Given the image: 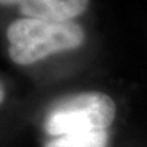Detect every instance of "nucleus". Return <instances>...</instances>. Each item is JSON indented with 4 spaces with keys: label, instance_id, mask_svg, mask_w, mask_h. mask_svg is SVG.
<instances>
[{
    "label": "nucleus",
    "instance_id": "nucleus-5",
    "mask_svg": "<svg viewBox=\"0 0 147 147\" xmlns=\"http://www.w3.org/2000/svg\"><path fill=\"white\" fill-rule=\"evenodd\" d=\"M4 97H5V91H4V84L1 82V94H0V99H1V102H4Z\"/></svg>",
    "mask_w": 147,
    "mask_h": 147
},
{
    "label": "nucleus",
    "instance_id": "nucleus-4",
    "mask_svg": "<svg viewBox=\"0 0 147 147\" xmlns=\"http://www.w3.org/2000/svg\"><path fill=\"white\" fill-rule=\"evenodd\" d=\"M107 130H93L58 136L44 147H107Z\"/></svg>",
    "mask_w": 147,
    "mask_h": 147
},
{
    "label": "nucleus",
    "instance_id": "nucleus-2",
    "mask_svg": "<svg viewBox=\"0 0 147 147\" xmlns=\"http://www.w3.org/2000/svg\"><path fill=\"white\" fill-rule=\"evenodd\" d=\"M117 107L108 94L97 91L82 92L58 100L48 110L43 127L48 135L107 130L114 121Z\"/></svg>",
    "mask_w": 147,
    "mask_h": 147
},
{
    "label": "nucleus",
    "instance_id": "nucleus-3",
    "mask_svg": "<svg viewBox=\"0 0 147 147\" xmlns=\"http://www.w3.org/2000/svg\"><path fill=\"white\" fill-rule=\"evenodd\" d=\"M1 5H16L25 17L49 22H69L82 15L90 0H0Z\"/></svg>",
    "mask_w": 147,
    "mask_h": 147
},
{
    "label": "nucleus",
    "instance_id": "nucleus-1",
    "mask_svg": "<svg viewBox=\"0 0 147 147\" xmlns=\"http://www.w3.org/2000/svg\"><path fill=\"white\" fill-rule=\"evenodd\" d=\"M9 57L18 65H30L54 53L79 48L85 42L84 28L72 21L49 22L17 18L7 27Z\"/></svg>",
    "mask_w": 147,
    "mask_h": 147
}]
</instances>
